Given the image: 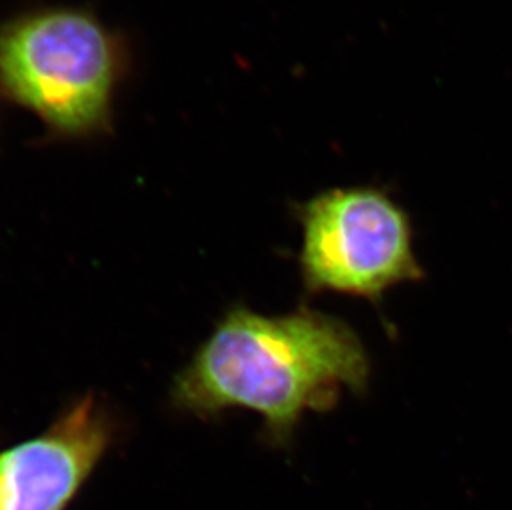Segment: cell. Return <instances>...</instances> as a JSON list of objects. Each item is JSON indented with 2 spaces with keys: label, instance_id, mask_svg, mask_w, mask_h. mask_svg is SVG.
Listing matches in <instances>:
<instances>
[{
  "label": "cell",
  "instance_id": "obj_1",
  "mask_svg": "<svg viewBox=\"0 0 512 510\" xmlns=\"http://www.w3.org/2000/svg\"><path fill=\"white\" fill-rule=\"evenodd\" d=\"M370 373L365 345L340 318L307 307L271 317L236 305L174 376L171 403L201 419L251 409L267 443L287 448L305 413L330 411L345 391L363 395Z\"/></svg>",
  "mask_w": 512,
  "mask_h": 510
},
{
  "label": "cell",
  "instance_id": "obj_2",
  "mask_svg": "<svg viewBox=\"0 0 512 510\" xmlns=\"http://www.w3.org/2000/svg\"><path fill=\"white\" fill-rule=\"evenodd\" d=\"M130 53L92 10L42 7L0 24V97L37 116L54 140L113 128Z\"/></svg>",
  "mask_w": 512,
  "mask_h": 510
},
{
  "label": "cell",
  "instance_id": "obj_3",
  "mask_svg": "<svg viewBox=\"0 0 512 510\" xmlns=\"http://www.w3.org/2000/svg\"><path fill=\"white\" fill-rule=\"evenodd\" d=\"M295 217L302 229L300 277L309 295L380 304L388 290L425 277L410 216L383 189H327L295 207Z\"/></svg>",
  "mask_w": 512,
  "mask_h": 510
},
{
  "label": "cell",
  "instance_id": "obj_4",
  "mask_svg": "<svg viewBox=\"0 0 512 510\" xmlns=\"http://www.w3.org/2000/svg\"><path fill=\"white\" fill-rule=\"evenodd\" d=\"M112 409L88 393L44 433L0 449V510H68L116 443Z\"/></svg>",
  "mask_w": 512,
  "mask_h": 510
}]
</instances>
